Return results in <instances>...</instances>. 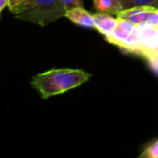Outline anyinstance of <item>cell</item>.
<instances>
[{
  "label": "cell",
  "mask_w": 158,
  "mask_h": 158,
  "mask_svg": "<svg viewBox=\"0 0 158 158\" xmlns=\"http://www.w3.org/2000/svg\"><path fill=\"white\" fill-rule=\"evenodd\" d=\"M123 9L138 6H151L158 7V0H121Z\"/></svg>",
  "instance_id": "9"
},
{
  "label": "cell",
  "mask_w": 158,
  "mask_h": 158,
  "mask_svg": "<svg viewBox=\"0 0 158 158\" xmlns=\"http://www.w3.org/2000/svg\"><path fill=\"white\" fill-rule=\"evenodd\" d=\"M8 6V0H0V12H2L6 6Z\"/></svg>",
  "instance_id": "16"
},
{
  "label": "cell",
  "mask_w": 158,
  "mask_h": 158,
  "mask_svg": "<svg viewBox=\"0 0 158 158\" xmlns=\"http://www.w3.org/2000/svg\"><path fill=\"white\" fill-rule=\"evenodd\" d=\"M147 61L150 65V67L158 73V56H150L147 58Z\"/></svg>",
  "instance_id": "13"
},
{
  "label": "cell",
  "mask_w": 158,
  "mask_h": 158,
  "mask_svg": "<svg viewBox=\"0 0 158 158\" xmlns=\"http://www.w3.org/2000/svg\"><path fill=\"white\" fill-rule=\"evenodd\" d=\"M158 7L151 6H138L133 7H129L118 11L116 16L118 18H122L132 21L135 24H141L146 22L150 16L157 9Z\"/></svg>",
  "instance_id": "5"
},
{
  "label": "cell",
  "mask_w": 158,
  "mask_h": 158,
  "mask_svg": "<svg viewBox=\"0 0 158 158\" xmlns=\"http://www.w3.org/2000/svg\"><path fill=\"white\" fill-rule=\"evenodd\" d=\"M94 29L105 35V37L110 35L118 26L117 18L115 19L111 14L103 12L94 14Z\"/></svg>",
  "instance_id": "6"
},
{
  "label": "cell",
  "mask_w": 158,
  "mask_h": 158,
  "mask_svg": "<svg viewBox=\"0 0 158 158\" xmlns=\"http://www.w3.org/2000/svg\"><path fill=\"white\" fill-rule=\"evenodd\" d=\"M66 11L70 10L74 7L83 6V0H60Z\"/></svg>",
  "instance_id": "12"
},
{
  "label": "cell",
  "mask_w": 158,
  "mask_h": 158,
  "mask_svg": "<svg viewBox=\"0 0 158 158\" xmlns=\"http://www.w3.org/2000/svg\"><path fill=\"white\" fill-rule=\"evenodd\" d=\"M20 2H21V0H8V6H7V7H8L9 11L12 12L20 4Z\"/></svg>",
  "instance_id": "15"
},
{
  "label": "cell",
  "mask_w": 158,
  "mask_h": 158,
  "mask_svg": "<svg viewBox=\"0 0 158 158\" xmlns=\"http://www.w3.org/2000/svg\"><path fill=\"white\" fill-rule=\"evenodd\" d=\"M94 6L98 12L115 15L123 9L121 0H94Z\"/></svg>",
  "instance_id": "8"
},
{
  "label": "cell",
  "mask_w": 158,
  "mask_h": 158,
  "mask_svg": "<svg viewBox=\"0 0 158 158\" xmlns=\"http://www.w3.org/2000/svg\"><path fill=\"white\" fill-rule=\"evenodd\" d=\"M66 12L60 0H21L12 11L15 18L42 27L65 17Z\"/></svg>",
  "instance_id": "2"
},
{
  "label": "cell",
  "mask_w": 158,
  "mask_h": 158,
  "mask_svg": "<svg viewBox=\"0 0 158 158\" xmlns=\"http://www.w3.org/2000/svg\"><path fill=\"white\" fill-rule=\"evenodd\" d=\"M106 39L112 44L118 46L128 53L142 56L140 40L134 33H128L116 28L110 35L106 37Z\"/></svg>",
  "instance_id": "4"
},
{
  "label": "cell",
  "mask_w": 158,
  "mask_h": 158,
  "mask_svg": "<svg viewBox=\"0 0 158 158\" xmlns=\"http://www.w3.org/2000/svg\"><path fill=\"white\" fill-rule=\"evenodd\" d=\"M141 157L158 158V140L143 151V153L141 155Z\"/></svg>",
  "instance_id": "11"
},
{
  "label": "cell",
  "mask_w": 158,
  "mask_h": 158,
  "mask_svg": "<svg viewBox=\"0 0 158 158\" xmlns=\"http://www.w3.org/2000/svg\"><path fill=\"white\" fill-rule=\"evenodd\" d=\"M134 34L140 40L143 56L147 58L150 56H158V27L147 22L137 24Z\"/></svg>",
  "instance_id": "3"
},
{
  "label": "cell",
  "mask_w": 158,
  "mask_h": 158,
  "mask_svg": "<svg viewBox=\"0 0 158 158\" xmlns=\"http://www.w3.org/2000/svg\"><path fill=\"white\" fill-rule=\"evenodd\" d=\"M146 22L148 24L152 25V26H156V27H158V8L150 16V18L148 19V20Z\"/></svg>",
  "instance_id": "14"
},
{
  "label": "cell",
  "mask_w": 158,
  "mask_h": 158,
  "mask_svg": "<svg viewBox=\"0 0 158 158\" xmlns=\"http://www.w3.org/2000/svg\"><path fill=\"white\" fill-rule=\"evenodd\" d=\"M65 17L79 26L86 28H94V15L85 10L83 6H78L68 10L66 12Z\"/></svg>",
  "instance_id": "7"
},
{
  "label": "cell",
  "mask_w": 158,
  "mask_h": 158,
  "mask_svg": "<svg viewBox=\"0 0 158 158\" xmlns=\"http://www.w3.org/2000/svg\"><path fill=\"white\" fill-rule=\"evenodd\" d=\"M91 74L73 69H53L35 75L31 85L39 91L44 99L64 94L89 81Z\"/></svg>",
  "instance_id": "1"
},
{
  "label": "cell",
  "mask_w": 158,
  "mask_h": 158,
  "mask_svg": "<svg viewBox=\"0 0 158 158\" xmlns=\"http://www.w3.org/2000/svg\"><path fill=\"white\" fill-rule=\"evenodd\" d=\"M117 21H118L117 28H118L119 30H121L125 32H128V33H134V31L137 28V24H135L132 21L126 19L117 17Z\"/></svg>",
  "instance_id": "10"
}]
</instances>
